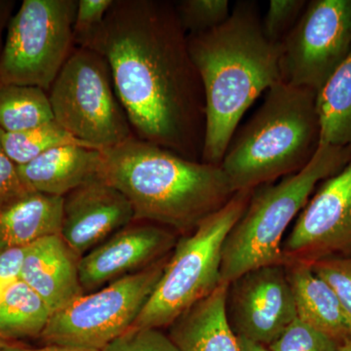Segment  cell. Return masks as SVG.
<instances>
[{
  "instance_id": "1",
  "label": "cell",
  "mask_w": 351,
  "mask_h": 351,
  "mask_svg": "<svg viewBox=\"0 0 351 351\" xmlns=\"http://www.w3.org/2000/svg\"><path fill=\"white\" fill-rule=\"evenodd\" d=\"M80 47L107 62L136 138L201 161L204 91L174 2L113 0L103 24Z\"/></svg>"
},
{
  "instance_id": "2",
  "label": "cell",
  "mask_w": 351,
  "mask_h": 351,
  "mask_svg": "<svg viewBox=\"0 0 351 351\" xmlns=\"http://www.w3.org/2000/svg\"><path fill=\"white\" fill-rule=\"evenodd\" d=\"M260 4L240 0L211 31L188 36L205 98L203 162L221 165L240 121L258 97L281 80V43L263 31Z\"/></svg>"
},
{
  "instance_id": "3",
  "label": "cell",
  "mask_w": 351,
  "mask_h": 351,
  "mask_svg": "<svg viewBox=\"0 0 351 351\" xmlns=\"http://www.w3.org/2000/svg\"><path fill=\"white\" fill-rule=\"evenodd\" d=\"M98 177L129 200L134 221L182 234L195 230L235 195L221 165L184 158L135 136L101 151Z\"/></svg>"
},
{
  "instance_id": "4",
  "label": "cell",
  "mask_w": 351,
  "mask_h": 351,
  "mask_svg": "<svg viewBox=\"0 0 351 351\" xmlns=\"http://www.w3.org/2000/svg\"><path fill=\"white\" fill-rule=\"evenodd\" d=\"M265 93L235 132L221 163L235 193L299 172L319 147L317 92L279 82Z\"/></svg>"
},
{
  "instance_id": "5",
  "label": "cell",
  "mask_w": 351,
  "mask_h": 351,
  "mask_svg": "<svg viewBox=\"0 0 351 351\" xmlns=\"http://www.w3.org/2000/svg\"><path fill=\"white\" fill-rule=\"evenodd\" d=\"M351 159L348 147L319 144L311 160L277 184L254 189L248 206L226 239L221 284L230 285L246 272L284 265L282 245L289 226L302 211L318 184Z\"/></svg>"
},
{
  "instance_id": "6",
  "label": "cell",
  "mask_w": 351,
  "mask_h": 351,
  "mask_svg": "<svg viewBox=\"0 0 351 351\" xmlns=\"http://www.w3.org/2000/svg\"><path fill=\"white\" fill-rule=\"evenodd\" d=\"M252 193H235L221 210L177 240L160 280L133 327L170 326L221 285L223 244L248 206Z\"/></svg>"
},
{
  "instance_id": "7",
  "label": "cell",
  "mask_w": 351,
  "mask_h": 351,
  "mask_svg": "<svg viewBox=\"0 0 351 351\" xmlns=\"http://www.w3.org/2000/svg\"><path fill=\"white\" fill-rule=\"evenodd\" d=\"M48 96L55 121L92 149L104 151L134 137L108 63L89 48L73 51Z\"/></svg>"
},
{
  "instance_id": "8",
  "label": "cell",
  "mask_w": 351,
  "mask_h": 351,
  "mask_svg": "<svg viewBox=\"0 0 351 351\" xmlns=\"http://www.w3.org/2000/svg\"><path fill=\"white\" fill-rule=\"evenodd\" d=\"M75 0H25L10 21L0 55V85L49 91L75 43Z\"/></svg>"
},
{
  "instance_id": "9",
  "label": "cell",
  "mask_w": 351,
  "mask_h": 351,
  "mask_svg": "<svg viewBox=\"0 0 351 351\" xmlns=\"http://www.w3.org/2000/svg\"><path fill=\"white\" fill-rule=\"evenodd\" d=\"M170 255L141 271L84 294L53 313L41 339L46 345L105 350L133 326L160 280Z\"/></svg>"
},
{
  "instance_id": "10",
  "label": "cell",
  "mask_w": 351,
  "mask_h": 351,
  "mask_svg": "<svg viewBox=\"0 0 351 351\" xmlns=\"http://www.w3.org/2000/svg\"><path fill=\"white\" fill-rule=\"evenodd\" d=\"M350 53L351 0H311L281 43V80L317 92Z\"/></svg>"
},
{
  "instance_id": "11",
  "label": "cell",
  "mask_w": 351,
  "mask_h": 351,
  "mask_svg": "<svg viewBox=\"0 0 351 351\" xmlns=\"http://www.w3.org/2000/svg\"><path fill=\"white\" fill-rule=\"evenodd\" d=\"M284 265L351 256V159L321 182L282 245Z\"/></svg>"
},
{
  "instance_id": "12",
  "label": "cell",
  "mask_w": 351,
  "mask_h": 351,
  "mask_svg": "<svg viewBox=\"0 0 351 351\" xmlns=\"http://www.w3.org/2000/svg\"><path fill=\"white\" fill-rule=\"evenodd\" d=\"M226 313L239 338L269 346L297 318L284 265L246 272L228 286Z\"/></svg>"
},
{
  "instance_id": "13",
  "label": "cell",
  "mask_w": 351,
  "mask_h": 351,
  "mask_svg": "<svg viewBox=\"0 0 351 351\" xmlns=\"http://www.w3.org/2000/svg\"><path fill=\"white\" fill-rule=\"evenodd\" d=\"M145 223V221H144ZM177 237L156 223H130L85 254L80 277L85 294L145 269L172 253Z\"/></svg>"
},
{
  "instance_id": "14",
  "label": "cell",
  "mask_w": 351,
  "mask_h": 351,
  "mask_svg": "<svg viewBox=\"0 0 351 351\" xmlns=\"http://www.w3.org/2000/svg\"><path fill=\"white\" fill-rule=\"evenodd\" d=\"M132 223L134 211L129 200L97 177L64 196L60 235L82 258Z\"/></svg>"
},
{
  "instance_id": "15",
  "label": "cell",
  "mask_w": 351,
  "mask_h": 351,
  "mask_svg": "<svg viewBox=\"0 0 351 351\" xmlns=\"http://www.w3.org/2000/svg\"><path fill=\"white\" fill-rule=\"evenodd\" d=\"M80 256L61 235H51L29 245L21 280L46 302L52 313L85 294L80 277Z\"/></svg>"
},
{
  "instance_id": "16",
  "label": "cell",
  "mask_w": 351,
  "mask_h": 351,
  "mask_svg": "<svg viewBox=\"0 0 351 351\" xmlns=\"http://www.w3.org/2000/svg\"><path fill=\"white\" fill-rule=\"evenodd\" d=\"M101 151L64 145L17 166L21 181L29 191L61 196L98 177Z\"/></svg>"
},
{
  "instance_id": "17",
  "label": "cell",
  "mask_w": 351,
  "mask_h": 351,
  "mask_svg": "<svg viewBox=\"0 0 351 351\" xmlns=\"http://www.w3.org/2000/svg\"><path fill=\"white\" fill-rule=\"evenodd\" d=\"M294 295L297 318L324 332L339 343L351 341V322L331 286L313 271L311 265H284Z\"/></svg>"
},
{
  "instance_id": "18",
  "label": "cell",
  "mask_w": 351,
  "mask_h": 351,
  "mask_svg": "<svg viewBox=\"0 0 351 351\" xmlns=\"http://www.w3.org/2000/svg\"><path fill=\"white\" fill-rule=\"evenodd\" d=\"M228 286L221 284L170 325L169 337L181 351H240L226 313Z\"/></svg>"
},
{
  "instance_id": "19",
  "label": "cell",
  "mask_w": 351,
  "mask_h": 351,
  "mask_svg": "<svg viewBox=\"0 0 351 351\" xmlns=\"http://www.w3.org/2000/svg\"><path fill=\"white\" fill-rule=\"evenodd\" d=\"M64 197L27 191L0 207V252L60 234Z\"/></svg>"
},
{
  "instance_id": "20",
  "label": "cell",
  "mask_w": 351,
  "mask_h": 351,
  "mask_svg": "<svg viewBox=\"0 0 351 351\" xmlns=\"http://www.w3.org/2000/svg\"><path fill=\"white\" fill-rule=\"evenodd\" d=\"M319 144L351 149V53L316 95Z\"/></svg>"
},
{
  "instance_id": "21",
  "label": "cell",
  "mask_w": 351,
  "mask_h": 351,
  "mask_svg": "<svg viewBox=\"0 0 351 351\" xmlns=\"http://www.w3.org/2000/svg\"><path fill=\"white\" fill-rule=\"evenodd\" d=\"M52 311L27 284L19 280L0 297V337H40Z\"/></svg>"
},
{
  "instance_id": "22",
  "label": "cell",
  "mask_w": 351,
  "mask_h": 351,
  "mask_svg": "<svg viewBox=\"0 0 351 351\" xmlns=\"http://www.w3.org/2000/svg\"><path fill=\"white\" fill-rule=\"evenodd\" d=\"M54 120L45 90L24 85H0V130L15 133Z\"/></svg>"
},
{
  "instance_id": "23",
  "label": "cell",
  "mask_w": 351,
  "mask_h": 351,
  "mask_svg": "<svg viewBox=\"0 0 351 351\" xmlns=\"http://www.w3.org/2000/svg\"><path fill=\"white\" fill-rule=\"evenodd\" d=\"M1 143L7 156L17 166L25 165L41 154L64 145H80L92 149L73 137L55 120L15 133L1 131Z\"/></svg>"
},
{
  "instance_id": "24",
  "label": "cell",
  "mask_w": 351,
  "mask_h": 351,
  "mask_svg": "<svg viewBox=\"0 0 351 351\" xmlns=\"http://www.w3.org/2000/svg\"><path fill=\"white\" fill-rule=\"evenodd\" d=\"M174 3L186 36L211 31L225 23L232 12L228 0H182Z\"/></svg>"
},
{
  "instance_id": "25",
  "label": "cell",
  "mask_w": 351,
  "mask_h": 351,
  "mask_svg": "<svg viewBox=\"0 0 351 351\" xmlns=\"http://www.w3.org/2000/svg\"><path fill=\"white\" fill-rule=\"evenodd\" d=\"M341 343L295 318L278 339L270 343V351H341Z\"/></svg>"
},
{
  "instance_id": "26",
  "label": "cell",
  "mask_w": 351,
  "mask_h": 351,
  "mask_svg": "<svg viewBox=\"0 0 351 351\" xmlns=\"http://www.w3.org/2000/svg\"><path fill=\"white\" fill-rule=\"evenodd\" d=\"M306 0H270L267 13L262 19L263 31L272 43H282L297 25Z\"/></svg>"
},
{
  "instance_id": "27",
  "label": "cell",
  "mask_w": 351,
  "mask_h": 351,
  "mask_svg": "<svg viewBox=\"0 0 351 351\" xmlns=\"http://www.w3.org/2000/svg\"><path fill=\"white\" fill-rule=\"evenodd\" d=\"M104 351H181L172 339L156 328L133 327Z\"/></svg>"
},
{
  "instance_id": "28",
  "label": "cell",
  "mask_w": 351,
  "mask_h": 351,
  "mask_svg": "<svg viewBox=\"0 0 351 351\" xmlns=\"http://www.w3.org/2000/svg\"><path fill=\"white\" fill-rule=\"evenodd\" d=\"M311 265L338 295L351 322V256L324 258Z\"/></svg>"
},
{
  "instance_id": "29",
  "label": "cell",
  "mask_w": 351,
  "mask_h": 351,
  "mask_svg": "<svg viewBox=\"0 0 351 351\" xmlns=\"http://www.w3.org/2000/svg\"><path fill=\"white\" fill-rule=\"evenodd\" d=\"M113 0H80L76 8L73 38L82 46L103 24Z\"/></svg>"
},
{
  "instance_id": "30",
  "label": "cell",
  "mask_w": 351,
  "mask_h": 351,
  "mask_svg": "<svg viewBox=\"0 0 351 351\" xmlns=\"http://www.w3.org/2000/svg\"><path fill=\"white\" fill-rule=\"evenodd\" d=\"M22 181H21L17 165L7 156L1 143V130H0V207L7 204L15 198L27 193Z\"/></svg>"
},
{
  "instance_id": "31",
  "label": "cell",
  "mask_w": 351,
  "mask_h": 351,
  "mask_svg": "<svg viewBox=\"0 0 351 351\" xmlns=\"http://www.w3.org/2000/svg\"><path fill=\"white\" fill-rule=\"evenodd\" d=\"M27 248L29 246L0 252V297L21 280Z\"/></svg>"
},
{
  "instance_id": "32",
  "label": "cell",
  "mask_w": 351,
  "mask_h": 351,
  "mask_svg": "<svg viewBox=\"0 0 351 351\" xmlns=\"http://www.w3.org/2000/svg\"><path fill=\"white\" fill-rule=\"evenodd\" d=\"M0 351H104V350H85V348H71V346H56V345H47L44 348H25V346H20L12 345L8 343Z\"/></svg>"
},
{
  "instance_id": "33",
  "label": "cell",
  "mask_w": 351,
  "mask_h": 351,
  "mask_svg": "<svg viewBox=\"0 0 351 351\" xmlns=\"http://www.w3.org/2000/svg\"><path fill=\"white\" fill-rule=\"evenodd\" d=\"M240 351H270L267 346L261 345V343H254L249 339L239 338Z\"/></svg>"
},
{
  "instance_id": "34",
  "label": "cell",
  "mask_w": 351,
  "mask_h": 351,
  "mask_svg": "<svg viewBox=\"0 0 351 351\" xmlns=\"http://www.w3.org/2000/svg\"><path fill=\"white\" fill-rule=\"evenodd\" d=\"M341 351H351V341L341 346Z\"/></svg>"
},
{
  "instance_id": "35",
  "label": "cell",
  "mask_w": 351,
  "mask_h": 351,
  "mask_svg": "<svg viewBox=\"0 0 351 351\" xmlns=\"http://www.w3.org/2000/svg\"><path fill=\"white\" fill-rule=\"evenodd\" d=\"M8 343V341H6V339H4L3 338H1L0 337V350H2V348H4Z\"/></svg>"
},
{
  "instance_id": "36",
  "label": "cell",
  "mask_w": 351,
  "mask_h": 351,
  "mask_svg": "<svg viewBox=\"0 0 351 351\" xmlns=\"http://www.w3.org/2000/svg\"><path fill=\"white\" fill-rule=\"evenodd\" d=\"M0 22H1V15H0Z\"/></svg>"
}]
</instances>
